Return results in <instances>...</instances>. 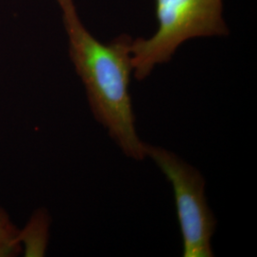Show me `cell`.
<instances>
[{
    "mask_svg": "<svg viewBox=\"0 0 257 257\" xmlns=\"http://www.w3.org/2000/svg\"><path fill=\"white\" fill-rule=\"evenodd\" d=\"M145 156L156 163L173 187L183 256H213L211 239L217 222L208 205L202 174L165 148L145 143Z\"/></svg>",
    "mask_w": 257,
    "mask_h": 257,
    "instance_id": "3957f363",
    "label": "cell"
},
{
    "mask_svg": "<svg viewBox=\"0 0 257 257\" xmlns=\"http://www.w3.org/2000/svg\"><path fill=\"white\" fill-rule=\"evenodd\" d=\"M21 231L10 220L9 215L0 208V257L17 256L22 250Z\"/></svg>",
    "mask_w": 257,
    "mask_h": 257,
    "instance_id": "5b68a950",
    "label": "cell"
},
{
    "mask_svg": "<svg viewBox=\"0 0 257 257\" xmlns=\"http://www.w3.org/2000/svg\"><path fill=\"white\" fill-rule=\"evenodd\" d=\"M49 232V220L46 213L39 211L32 223L28 226L27 230L21 232V239L26 242V252L36 253L35 255H43L46 250Z\"/></svg>",
    "mask_w": 257,
    "mask_h": 257,
    "instance_id": "277c9868",
    "label": "cell"
},
{
    "mask_svg": "<svg viewBox=\"0 0 257 257\" xmlns=\"http://www.w3.org/2000/svg\"><path fill=\"white\" fill-rule=\"evenodd\" d=\"M222 12V0H156V34L132 41L135 77L147 78L157 65L169 62L178 47L191 38L228 35Z\"/></svg>",
    "mask_w": 257,
    "mask_h": 257,
    "instance_id": "7a4b0ae2",
    "label": "cell"
},
{
    "mask_svg": "<svg viewBox=\"0 0 257 257\" xmlns=\"http://www.w3.org/2000/svg\"><path fill=\"white\" fill-rule=\"evenodd\" d=\"M69 37V52L81 78L92 115L107 131L125 156L141 161L146 158L145 142L138 137L130 93L132 41L122 35L104 44L84 27L74 0H56Z\"/></svg>",
    "mask_w": 257,
    "mask_h": 257,
    "instance_id": "6da1fadb",
    "label": "cell"
}]
</instances>
